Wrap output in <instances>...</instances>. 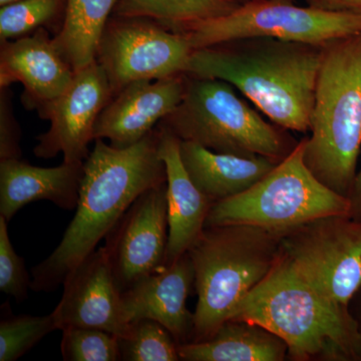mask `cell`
Masks as SVG:
<instances>
[{"instance_id":"obj_16","label":"cell","mask_w":361,"mask_h":361,"mask_svg":"<svg viewBox=\"0 0 361 361\" xmlns=\"http://www.w3.org/2000/svg\"><path fill=\"white\" fill-rule=\"evenodd\" d=\"M195 288V270L189 254L140 280L122 293L128 322L152 319L171 332L177 343L191 342L194 313L187 308V299Z\"/></svg>"},{"instance_id":"obj_9","label":"cell","mask_w":361,"mask_h":361,"mask_svg":"<svg viewBox=\"0 0 361 361\" xmlns=\"http://www.w3.org/2000/svg\"><path fill=\"white\" fill-rule=\"evenodd\" d=\"M281 254L316 290L350 310L361 288V221L331 215L299 226L282 233Z\"/></svg>"},{"instance_id":"obj_2","label":"cell","mask_w":361,"mask_h":361,"mask_svg":"<svg viewBox=\"0 0 361 361\" xmlns=\"http://www.w3.org/2000/svg\"><path fill=\"white\" fill-rule=\"evenodd\" d=\"M322 49L271 37L232 40L194 49L186 73L225 80L275 125L306 133Z\"/></svg>"},{"instance_id":"obj_20","label":"cell","mask_w":361,"mask_h":361,"mask_svg":"<svg viewBox=\"0 0 361 361\" xmlns=\"http://www.w3.org/2000/svg\"><path fill=\"white\" fill-rule=\"evenodd\" d=\"M180 360L283 361L288 346L279 336L261 325L229 319L210 338L180 344Z\"/></svg>"},{"instance_id":"obj_7","label":"cell","mask_w":361,"mask_h":361,"mask_svg":"<svg viewBox=\"0 0 361 361\" xmlns=\"http://www.w3.org/2000/svg\"><path fill=\"white\" fill-rule=\"evenodd\" d=\"M305 139L254 186L213 204L206 227L242 224L285 233L318 218L350 215V200L322 184L304 161Z\"/></svg>"},{"instance_id":"obj_4","label":"cell","mask_w":361,"mask_h":361,"mask_svg":"<svg viewBox=\"0 0 361 361\" xmlns=\"http://www.w3.org/2000/svg\"><path fill=\"white\" fill-rule=\"evenodd\" d=\"M304 161L349 199L361 148V33L323 45Z\"/></svg>"},{"instance_id":"obj_19","label":"cell","mask_w":361,"mask_h":361,"mask_svg":"<svg viewBox=\"0 0 361 361\" xmlns=\"http://www.w3.org/2000/svg\"><path fill=\"white\" fill-rule=\"evenodd\" d=\"M180 156L188 175L213 204L243 193L279 163L266 157L215 153L187 141H180Z\"/></svg>"},{"instance_id":"obj_25","label":"cell","mask_w":361,"mask_h":361,"mask_svg":"<svg viewBox=\"0 0 361 361\" xmlns=\"http://www.w3.org/2000/svg\"><path fill=\"white\" fill-rule=\"evenodd\" d=\"M58 329L49 315H4L0 322V361H16Z\"/></svg>"},{"instance_id":"obj_32","label":"cell","mask_w":361,"mask_h":361,"mask_svg":"<svg viewBox=\"0 0 361 361\" xmlns=\"http://www.w3.org/2000/svg\"><path fill=\"white\" fill-rule=\"evenodd\" d=\"M16 1H18V0H0V6H7V4H13Z\"/></svg>"},{"instance_id":"obj_30","label":"cell","mask_w":361,"mask_h":361,"mask_svg":"<svg viewBox=\"0 0 361 361\" xmlns=\"http://www.w3.org/2000/svg\"><path fill=\"white\" fill-rule=\"evenodd\" d=\"M350 216L356 220L361 221V168L356 175L355 185L350 197Z\"/></svg>"},{"instance_id":"obj_18","label":"cell","mask_w":361,"mask_h":361,"mask_svg":"<svg viewBox=\"0 0 361 361\" xmlns=\"http://www.w3.org/2000/svg\"><path fill=\"white\" fill-rule=\"evenodd\" d=\"M157 128L160 130L159 151L167 171L168 265L187 253L201 236L213 203L188 175L180 156V140Z\"/></svg>"},{"instance_id":"obj_11","label":"cell","mask_w":361,"mask_h":361,"mask_svg":"<svg viewBox=\"0 0 361 361\" xmlns=\"http://www.w3.org/2000/svg\"><path fill=\"white\" fill-rule=\"evenodd\" d=\"M113 97L104 68L97 61L77 71L73 82L58 97L40 106V118L51 126L37 137L33 154L40 159L63 154L66 163H80L89 157L97 118Z\"/></svg>"},{"instance_id":"obj_17","label":"cell","mask_w":361,"mask_h":361,"mask_svg":"<svg viewBox=\"0 0 361 361\" xmlns=\"http://www.w3.org/2000/svg\"><path fill=\"white\" fill-rule=\"evenodd\" d=\"M84 164L40 168L21 159L0 161V216L8 223L32 202L47 200L65 210L77 209Z\"/></svg>"},{"instance_id":"obj_15","label":"cell","mask_w":361,"mask_h":361,"mask_svg":"<svg viewBox=\"0 0 361 361\" xmlns=\"http://www.w3.org/2000/svg\"><path fill=\"white\" fill-rule=\"evenodd\" d=\"M75 75L45 28L0 42V87L20 82L25 87L21 99L27 110L37 111L61 96Z\"/></svg>"},{"instance_id":"obj_1","label":"cell","mask_w":361,"mask_h":361,"mask_svg":"<svg viewBox=\"0 0 361 361\" xmlns=\"http://www.w3.org/2000/svg\"><path fill=\"white\" fill-rule=\"evenodd\" d=\"M160 130L116 148L96 140L84 164L77 212L59 246L32 271L33 291L51 292L97 249L141 195L167 183L161 160Z\"/></svg>"},{"instance_id":"obj_27","label":"cell","mask_w":361,"mask_h":361,"mask_svg":"<svg viewBox=\"0 0 361 361\" xmlns=\"http://www.w3.org/2000/svg\"><path fill=\"white\" fill-rule=\"evenodd\" d=\"M30 288L32 279L25 269V261L14 250L6 220L0 216V290L20 303L27 298Z\"/></svg>"},{"instance_id":"obj_22","label":"cell","mask_w":361,"mask_h":361,"mask_svg":"<svg viewBox=\"0 0 361 361\" xmlns=\"http://www.w3.org/2000/svg\"><path fill=\"white\" fill-rule=\"evenodd\" d=\"M240 0H118L113 16L149 18L173 32L232 13Z\"/></svg>"},{"instance_id":"obj_31","label":"cell","mask_w":361,"mask_h":361,"mask_svg":"<svg viewBox=\"0 0 361 361\" xmlns=\"http://www.w3.org/2000/svg\"><path fill=\"white\" fill-rule=\"evenodd\" d=\"M355 299L357 300V310H355V312L353 313V315H355V319L357 320L361 330V288L360 291L357 292V294H356ZM355 299H353V300H355Z\"/></svg>"},{"instance_id":"obj_21","label":"cell","mask_w":361,"mask_h":361,"mask_svg":"<svg viewBox=\"0 0 361 361\" xmlns=\"http://www.w3.org/2000/svg\"><path fill=\"white\" fill-rule=\"evenodd\" d=\"M118 0H68L54 44L73 71L97 61V49Z\"/></svg>"},{"instance_id":"obj_13","label":"cell","mask_w":361,"mask_h":361,"mask_svg":"<svg viewBox=\"0 0 361 361\" xmlns=\"http://www.w3.org/2000/svg\"><path fill=\"white\" fill-rule=\"evenodd\" d=\"M63 285V297L51 312L59 330L94 327L118 338L129 334L122 292L116 287L104 247L96 249L71 271Z\"/></svg>"},{"instance_id":"obj_5","label":"cell","mask_w":361,"mask_h":361,"mask_svg":"<svg viewBox=\"0 0 361 361\" xmlns=\"http://www.w3.org/2000/svg\"><path fill=\"white\" fill-rule=\"evenodd\" d=\"M281 235L250 225L205 227L188 251L198 296L191 342L210 338L268 276L279 259Z\"/></svg>"},{"instance_id":"obj_8","label":"cell","mask_w":361,"mask_h":361,"mask_svg":"<svg viewBox=\"0 0 361 361\" xmlns=\"http://www.w3.org/2000/svg\"><path fill=\"white\" fill-rule=\"evenodd\" d=\"M358 33L361 13L297 6L292 0H248L227 16L196 23L182 35L198 49L251 37L324 45Z\"/></svg>"},{"instance_id":"obj_10","label":"cell","mask_w":361,"mask_h":361,"mask_svg":"<svg viewBox=\"0 0 361 361\" xmlns=\"http://www.w3.org/2000/svg\"><path fill=\"white\" fill-rule=\"evenodd\" d=\"M193 47L182 33L149 18L111 14L97 49L113 96L141 80H160L186 73Z\"/></svg>"},{"instance_id":"obj_28","label":"cell","mask_w":361,"mask_h":361,"mask_svg":"<svg viewBox=\"0 0 361 361\" xmlns=\"http://www.w3.org/2000/svg\"><path fill=\"white\" fill-rule=\"evenodd\" d=\"M20 127L9 87H0V161L21 159Z\"/></svg>"},{"instance_id":"obj_26","label":"cell","mask_w":361,"mask_h":361,"mask_svg":"<svg viewBox=\"0 0 361 361\" xmlns=\"http://www.w3.org/2000/svg\"><path fill=\"white\" fill-rule=\"evenodd\" d=\"M61 350L66 361L122 360L118 337L94 327H68L61 330Z\"/></svg>"},{"instance_id":"obj_12","label":"cell","mask_w":361,"mask_h":361,"mask_svg":"<svg viewBox=\"0 0 361 361\" xmlns=\"http://www.w3.org/2000/svg\"><path fill=\"white\" fill-rule=\"evenodd\" d=\"M116 287L128 290L165 265L169 241L167 183L145 192L106 237Z\"/></svg>"},{"instance_id":"obj_14","label":"cell","mask_w":361,"mask_h":361,"mask_svg":"<svg viewBox=\"0 0 361 361\" xmlns=\"http://www.w3.org/2000/svg\"><path fill=\"white\" fill-rule=\"evenodd\" d=\"M187 75L130 82L111 97L97 118L94 139L128 148L144 139L179 106Z\"/></svg>"},{"instance_id":"obj_29","label":"cell","mask_w":361,"mask_h":361,"mask_svg":"<svg viewBox=\"0 0 361 361\" xmlns=\"http://www.w3.org/2000/svg\"><path fill=\"white\" fill-rule=\"evenodd\" d=\"M308 6L336 13H361V0H306Z\"/></svg>"},{"instance_id":"obj_23","label":"cell","mask_w":361,"mask_h":361,"mask_svg":"<svg viewBox=\"0 0 361 361\" xmlns=\"http://www.w3.org/2000/svg\"><path fill=\"white\" fill-rule=\"evenodd\" d=\"M68 0H18L0 6V42L45 28L58 35L65 20Z\"/></svg>"},{"instance_id":"obj_6","label":"cell","mask_w":361,"mask_h":361,"mask_svg":"<svg viewBox=\"0 0 361 361\" xmlns=\"http://www.w3.org/2000/svg\"><path fill=\"white\" fill-rule=\"evenodd\" d=\"M235 90L225 80L187 75L182 102L157 127L215 153L283 160L299 142L266 122Z\"/></svg>"},{"instance_id":"obj_24","label":"cell","mask_w":361,"mask_h":361,"mask_svg":"<svg viewBox=\"0 0 361 361\" xmlns=\"http://www.w3.org/2000/svg\"><path fill=\"white\" fill-rule=\"evenodd\" d=\"M120 342L122 360L177 361L179 344L161 323L141 319L130 324L129 334Z\"/></svg>"},{"instance_id":"obj_3","label":"cell","mask_w":361,"mask_h":361,"mask_svg":"<svg viewBox=\"0 0 361 361\" xmlns=\"http://www.w3.org/2000/svg\"><path fill=\"white\" fill-rule=\"evenodd\" d=\"M229 319L256 323L276 334L288 346L291 360H361V330L353 311L316 290L281 252Z\"/></svg>"}]
</instances>
